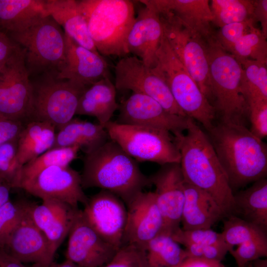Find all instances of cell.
I'll list each match as a JSON object with an SVG mask.
<instances>
[{
  "instance_id": "obj_1",
  "label": "cell",
  "mask_w": 267,
  "mask_h": 267,
  "mask_svg": "<svg viewBox=\"0 0 267 267\" xmlns=\"http://www.w3.org/2000/svg\"><path fill=\"white\" fill-rule=\"evenodd\" d=\"M186 133L173 134L185 182L209 194L226 215H234V193L206 134L189 118Z\"/></svg>"
},
{
  "instance_id": "obj_2",
  "label": "cell",
  "mask_w": 267,
  "mask_h": 267,
  "mask_svg": "<svg viewBox=\"0 0 267 267\" xmlns=\"http://www.w3.org/2000/svg\"><path fill=\"white\" fill-rule=\"evenodd\" d=\"M207 132L233 192L266 178L267 145L245 126L220 122Z\"/></svg>"
},
{
  "instance_id": "obj_3",
  "label": "cell",
  "mask_w": 267,
  "mask_h": 267,
  "mask_svg": "<svg viewBox=\"0 0 267 267\" xmlns=\"http://www.w3.org/2000/svg\"><path fill=\"white\" fill-rule=\"evenodd\" d=\"M81 177L83 189L97 187L108 191L126 205L151 185L137 162L110 139L85 153Z\"/></svg>"
},
{
  "instance_id": "obj_4",
  "label": "cell",
  "mask_w": 267,
  "mask_h": 267,
  "mask_svg": "<svg viewBox=\"0 0 267 267\" xmlns=\"http://www.w3.org/2000/svg\"><path fill=\"white\" fill-rule=\"evenodd\" d=\"M78 3L100 55L123 57L129 54L127 40L135 17L132 1L81 0Z\"/></svg>"
},
{
  "instance_id": "obj_5",
  "label": "cell",
  "mask_w": 267,
  "mask_h": 267,
  "mask_svg": "<svg viewBox=\"0 0 267 267\" xmlns=\"http://www.w3.org/2000/svg\"><path fill=\"white\" fill-rule=\"evenodd\" d=\"M214 107L222 122L245 125L249 109L241 89L242 68L215 34L206 41Z\"/></svg>"
},
{
  "instance_id": "obj_6",
  "label": "cell",
  "mask_w": 267,
  "mask_h": 267,
  "mask_svg": "<svg viewBox=\"0 0 267 267\" xmlns=\"http://www.w3.org/2000/svg\"><path fill=\"white\" fill-rule=\"evenodd\" d=\"M154 71L168 86L178 107L207 131L214 125L216 111L178 59L164 34L156 52Z\"/></svg>"
},
{
  "instance_id": "obj_7",
  "label": "cell",
  "mask_w": 267,
  "mask_h": 267,
  "mask_svg": "<svg viewBox=\"0 0 267 267\" xmlns=\"http://www.w3.org/2000/svg\"><path fill=\"white\" fill-rule=\"evenodd\" d=\"M22 51L29 76L55 74L65 61V37L49 15L27 29L8 35Z\"/></svg>"
},
{
  "instance_id": "obj_8",
  "label": "cell",
  "mask_w": 267,
  "mask_h": 267,
  "mask_svg": "<svg viewBox=\"0 0 267 267\" xmlns=\"http://www.w3.org/2000/svg\"><path fill=\"white\" fill-rule=\"evenodd\" d=\"M104 128L109 139L136 161L161 165L180 163V152L173 135L169 131L112 121Z\"/></svg>"
},
{
  "instance_id": "obj_9",
  "label": "cell",
  "mask_w": 267,
  "mask_h": 267,
  "mask_svg": "<svg viewBox=\"0 0 267 267\" xmlns=\"http://www.w3.org/2000/svg\"><path fill=\"white\" fill-rule=\"evenodd\" d=\"M32 84L29 121L50 123L57 129L76 115L79 100L87 87L55 74H44Z\"/></svg>"
},
{
  "instance_id": "obj_10",
  "label": "cell",
  "mask_w": 267,
  "mask_h": 267,
  "mask_svg": "<svg viewBox=\"0 0 267 267\" xmlns=\"http://www.w3.org/2000/svg\"><path fill=\"white\" fill-rule=\"evenodd\" d=\"M159 15L164 34L171 48L212 104L206 41L184 27L172 16Z\"/></svg>"
},
{
  "instance_id": "obj_11",
  "label": "cell",
  "mask_w": 267,
  "mask_h": 267,
  "mask_svg": "<svg viewBox=\"0 0 267 267\" xmlns=\"http://www.w3.org/2000/svg\"><path fill=\"white\" fill-rule=\"evenodd\" d=\"M115 77L116 89L146 95L157 101L168 112L187 117L177 104L164 80L138 58L122 57L116 65Z\"/></svg>"
},
{
  "instance_id": "obj_12",
  "label": "cell",
  "mask_w": 267,
  "mask_h": 267,
  "mask_svg": "<svg viewBox=\"0 0 267 267\" xmlns=\"http://www.w3.org/2000/svg\"><path fill=\"white\" fill-rule=\"evenodd\" d=\"M31 101V81L18 46L0 69V113L23 123L28 122Z\"/></svg>"
},
{
  "instance_id": "obj_13",
  "label": "cell",
  "mask_w": 267,
  "mask_h": 267,
  "mask_svg": "<svg viewBox=\"0 0 267 267\" xmlns=\"http://www.w3.org/2000/svg\"><path fill=\"white\" fill-rule=\"evenodd\" d=\"M19 188L36 197L54 199L75 208L84 205L89 197L82 185L81 175L69 166H53L23 181Z\"/></svg>"
},
{
  "instance_id": "obj_14",
  "label": "cell",
  "mask_w": 267,
  "mask_h": 267,
  "mask_svg": "<svg viewBox=\"0 0 267 267\" xmlns=\"http://www.w3.org/2000/svg\"><path fill=\"white\" fill-rule=\"evenodd\" d=\"M82 212L88 223L106 242L118 250L122 247L127 209L119 197L101 190L89 198Z\"/></svg>"
},
{
  "instance_id": "obj_15",
  "label": "cell",
  "mask_w": 267,
  "mask_h": 267,
  "mask_svg": "<svg viewBox=\"0 0 267 267\" xmlns=\"http://www.w3.org/2000/svg\"><path fill=\"white\" fill-rule=\"evenodd\" d=\"M163 220L161 233L171 235L180 226L184 202V180L179 163H168L149 177Z\"/></svg>"
},
{
  "instance_id": "obj_16",
  "label": "cell",
  "mask_w": 267,
  "mask_h": 267,
  "mask_svg": "<svg viewBox=\"0 0 267 267\" xmlns=\"http://www.w3.org/2000/svg\"><path fill=\"white\" fill-rule=\"evenodd\" d=\"M116 122L161 129L173 134L186 131L189 117L171 114L146 95L133 92L118 107Z\"/></svg>"
},
{
  "instance_id": "obj_17",
  "label": "cell",
  "mask_w": 267,
  "mask_h": 267,
  "mask_svg": "<svg viewBox=\"0 0 267 267\" xmlns=\"http://www.w3.org/2000/svg\"><path fill=\"white\" fill-rule=\"evenodd\" d=\"M68 236L65 260L82 267H103L118 251L90 226L81 209Z\"/></svg>"
},
{
  "instance_id": "obj_18",
  "label": "cell",
  "mask_w": 267,
  "mask_h": 267,
  "mask_svg": "<svg viewBox=\"0 0 267 267\" xmlns=\"http://www.w3.org/2000/svg\"><path fill=\"white\" fill-rule=\"evenodd\" d=\"M126 207L127 217L122 246L132 245L144 250L148 242L161 233L163 228V218L154 192H141Z\"/></svg>"
},
{
  "instance_id": "obj_19",
  "label": "cell",
  "mask_w": 267,
  "mask_h": 267,
  "mask_svg": "<svg viewBox=\"0 0 267 267\" xmlns=\"http://www.w3.org/2000/svg\"><path fill=\"white\" fill-rule=\"evenodd\" d=\"M139 1L144 6L139 9L128 34L127 48L129 53L152 68L164 35L163 27L159 13L148 0Z\"/></svg>"
},
{
  "instance_id": "obj_20",
  "label": "cell",
  "mask_w": 267,
  "mask_h": 267,
  "mask_svg": "<svg viewBox=\"0 0 267 267\" xmlns=\"http://www.w3.org/2000/svg\"><path fill=\"white\" fill-rule=\"evenodd\" d=\"M3 250L24 264L47 266L54 262L55 254L44 233L34 224L28 215L27 203L26 212Z\"/></svg>"
},
{
  "instance_id": "obj_21",
  "label": "cell",
  "mask_w": 267,
  "mask_h": 267,
  "mask_svg": "<svg viewBox=\"0 0 267 267\" xmlns=\"http://www.w3.org/2000/svg\"><path fill=\"white\" fill-rule=\"evenodd\" d=\"M65 61L56 75L57 79L89 87L108 77V64L101 55L81 46L65 34Z\"/></svg>"
},
{
  "instance_id": "obj_22",
  "label": "cell",
  "mask_w": 267,
  "mask_h": 267,
  "mask_svg": "<svg viewBox=\"0 0 267 267\" xmlns=\"http://www.w3.org/2000/svg\"><path fill=\"white\" fill-rule=\"evenodd\" d=\"M159 14H169L207 41L215 34L209 0H148Z\"/></svg>"
},
{
  "instance_id": "obj_23",
  "label": "cell",
  "mask_w": 267,
  "mask_h": 267,
  "mask_svg": "<svg viewBox=\"0 0 267 267\" xmlns=\"http://www.w3.org/2000/svg\"><path fill=\"white\" fill-rule=\"evenodd\" d=\"M181 223L183 230L211 228L226 215L207 193L184 181Z\"/></svg>"
},
{
  "instance_id": "obj_24",
  "label": "cell",
  "mask_w": 267,
  "mask_h": 267,
  "mask_svg": "<svg viewBox=\"0 0 267 267\" xmlns=\"http://www.w3.org/2000/svg\"><path fill=\"white\" fill-rule=\"evenodd\" d=\"M45 8L64 33L81 46L99 54L90 36L87 21L75 0H45Z\"/></svg>"
},
{
  "instance_id": "obj_25",
  "label": "cell",
  "mask_w": 267,
  "mask_h": 267,
  "mask_svg": "<svg viewBox=\"0 0 267 267\" xmlns=\"http://www.w3.org/2000/svg\"><path fill=\"white\" fill-rule=\"evenodd\" d=\"M116 89L109 77L92 84L81 96L76 114L95 117L104 127L118 109Z\"/></svg>"
},
{
  "instance_id": "obj_26",
  "label": "cell",
  "mask_w": 267,
  "mask_h": 267,
  "mask_svg": "<svg viewBox=\"0 0 267 267\" xmlns=\"http://www.w3.org/2000/svg\"><path fill=\"white\" fill-rule=\"evenodd\" d=\"M51 148L78 146L85 153L105 142L108 135L100 124L73 118L58 129Z\"/></svg>"
},
{
  "instance_id": "obj_27",
  "label": "cell",
  "mask_w": 267,
  "mask_h": 267,
  "mask_svg": "<svg viewBox=\"0 0 267 267\" xmlns=\"http://www.w3.org/2000/svg\"><path fill=\"white\" fill-rule=\"evenodd\" d=\"M46 15L45 0H0V30L7 35L24 31Z\"/></svg>"
},
{
  "instance_id": "obj_28",
  "label": "cell",
  "mask_w": 267,
  "mask_h": 267,
  "mask_svg": "<svg viewBox=\"0 0 267 267\" xmlns=\"http://www.w3.org/2000/svg\"><path fill=\"white\" fill-rule=\"evenodd\" d=\"M234 215L267 232V179L258 180L234 194Z\"/></svg>"
},
{
  "instance_id": "obj_29",
  "label": "cell",
  "mask_w": 267,
  "mask_h": 267,
  "mask_svg": "<svg viewBox=\"0 0 267 267\" xmlns=\"http://www.w3.org/2000/svg\"><path fill=\"white\" fill-rule=\"evenodd\" d=\"M56 129L44 121H31L25 125L17 140V156L22 166L52 148Z\"/></svg>"
},
{
  "instance_id": "obj_30",
  "label": "cell",
  "mask_w": 267,
  "mask_h": 267,
  "mask_svg": "<svg viewBox=\"0 0 267 267\" xmlns=\"http://www.w3.org/2000/svg\"><path fill=\"white\" fill-rule=\"evenodd\" d=\"M171 235L160 233L151 240L144 249L146 267H173L187 257Z\"/></svg>"
},
{
  "instance_id": "obj_31",
  "label": "cell",
  "mask_w": 267,
  "mask_h": 267,
  "mask_svg": "<svg viewBox=\"0 0 267 267\" xmlns=\"http://www.w3.org/2000/svg\"><path fill=\"white\" fill-rule=\"evenodd\" d=\"M238 61L242 68L241 91L248 105L267 101V62L252 60Z\"/></svg>"
},
{
  "instance_id": "obj_32",
  "label": "cell",
  "mask_w": 267,
  "mask_h": 267,
  "mask_svg": "<svg viewBox=\"0 0 267 267\" xmlns=\"http://www.w3.org/2000/svg\"><path fill=\"white\" fill-rule=\"evenodd\" d=\"M256 0H212V23L220 28L228 24L253 18Z\"/></svg>"
},
{
  "instance_id": "obj_33",
  "label": "cell",
  "mask_w": 267,
  "mask_h": 267,
  "mask_svg": "<svg viewBox=\"0 0 267 267\" xmlns=\"http://www.w3.org/2000/svg\"><path fill=\"white\" fill-rule=\"evenodd\" d=\"M80 150V147L76 146L49 149L23 166L20 185L23 181L47 168L53 166H69L77 158Z\"/></svg>"
},
{
  "instance_id": "obj_34",
  "label": "cell",
  "mask_w": 267,
  "mask_h": 267,
  "mask_svg": "<svg viewBox=\"0 0 267 267\" xmlns=\"http://www.w3.org/2000/svg\"><path fill=\"white\" fill-rule=\"evenodd\" d=\"M221 233L224 242L231 248L254 239L267 237V233L259 227L235 215L223 220Z\"/></svg>"
},
{
  "instance_id": "obj_35",
  "label": "cell",
  "mask_w": 267,
  "mask_h": 267,
  "mask_svg": "<svg viewBox=\"0 0 267 267\" xmlns=\"http://www.w3.org/2000/svg\"><path fill=\"white\" fill-rule=\"evenodd\" d=\"M79 210L63 202L44 231L54 254L68 235Z\"/></svg>"
},
{
  "instance_id": "obj_36",
  "label": "cell",
  "mask_w": 267,
  "mask_h": 267,
  "mask_svg": "<svg viewBox=\"0 0 267 267\" xmlns=\"http://www.w3.org/2000/svg\"><path fill=\"white\" fill-rule=\"evenodd\" d=\"M238 61L257 60L267 62V38L256 27L240 38L228 51Z\"/></svg>"
},
{
  "instance_id": "obj_37",
  "label": "cell",
  "mask_w": 267,
  "mask_h": 267,
  "mask_svg": "<svg viewBox=\"0 0 267 267\" xmlns=\"http://www.w3.org/2000/svg\"><path fill=\"white\" fill-rule=\"evenodd\" d=\"M17 140L0 144V177L11 188H19L23 167L18 159Z\"/></svg>"
},
{
  "instance_id": "obj_38",
  "label": "cell",
  "mask_w": 267,
  "mask_h": 267,
  "mask_svg": "<svg viewBox=\"0 0 267 267\" xmlns=\"http://www.w3.org/2000/svg\"><path fill=\"white\" fill-rule=\"evenodd\" d=\"M26 201H8L0 208V249H3L26 210Z\"/></svg>"
},
{
  "instance_id": "obj_39",
  "label": "cell",
  "mask_w": 267,
  "mask_h": 267,
  "mask_svg": "<svg viewBox=\"0 0 267 267\" xmlns=\"http://www.w3.org/2000/svg\"><path fill=\"white\" fill-rule=\"evenodd\" d=\"M171 235L175 241L184 246L189 244L205 245L224 242L221 233L211 228L183 230L180 227Z\"/></svg>"
},
{
  "instance_id": "obj_40",
  "label": "cell",
  "mask_w": 267,
  "mask_h": 267,
  "mask_svg": "<svg viewBox=\"0 0 267 267\" xmlns=\"http://www.w3.org/2000/svg\"><path fill=\"white\" fill-rule=\"evenodd\" d=\"M229 253L234 259L237 267H246L252 261L267 256V237L243 243Z\"/></svg>"
},
{
  "instance_id": "obj_41",
  "label": "cell",
  "mask_w": 267,
  "mask_h": 267,
  "mask_svg": "<svg viewBox=\"0 0 267 267\" xmlns=\"http://www.w3.org/2000/svg\"><path fill=\"white\" fill-rule=\"evenodd\" d=\"M253 18L247 20L228 24L220 28L215 34L216 40L228 52L240 38L256 27Z\"/></svg>"
},
{
  "instance_id": "obj_42",
  "label": "cell",
  "mask_w": 267,
  "mask_h": 267,
  "mask_svg": "<svg viewBox=\"0 0 267 267\" xmlns=\"http://www.w3.org/2000/svg\"><path fill=\"white\" fill-rule=\"evenodd\" d=\"M103 267H146L145 251L134 245H123Z\"/></svg>"
},
{
  "instance_id": "obj_43",
  "label": "cell",
  "mask_w": 267,
  "mask_h": 267,
  "mask_svg": "<svg viewBox=\"0 0 267 267\" xmlns=\"http://www.w3.org/2000/svg\"><path fill=\"white\" fill-rule=\"evenodd\" d=\"M185 247L187 257H194L222 262L232 249L225 243L213 245L189 244Z\"/></svg>"
},
{
  "instance_id": "obj_44",
  "label": "cell",
  "mask_w": 267,
  "mask_h": 267,
  "mask_svg": "<svg viewBox=\"0 0 267 267\" xmlns=\"http://www.w3.org/2000/svg\"><path fill=\"white\" fill-rule=\"evenodd\" d=\"M251 133L263 139L267 135V101L253 102L248 105Z\"/></svg>"
},
{
  "instance_id": "obj_45",
  "label": "cell",
  "mask_w": 267,
  "mask_h": 267,
  "mask_svg": "<svg viewBox=\"0 0 267 267\" xmlns=\"http://www.w3.org/2000/svg\"><path fill=\"white\" fill-rule=\"evenodd\" d=\"M25 124L0 113V144L17 139Z\"/></svg>"
},
{
  "instance_id": "obj_46",
  "label": "cell",
  "mask_w": 267,
  "mask_h": 267,
  "mask_svg": "<svg viewBox=\"0 0 267 267\" xmlns=\"http://www.w3.org/2000/svg\"><path fill=\"white\" fill-rule=\"evenodd\" d=\"M18 46L5 33L0 30V69L7 62Z\"/></svg>"
},
{
  "instance_id": "obj_47",
  "label": "cell",
  "mask_w": 267,
  "mask_h": 267,
  "mask_svg": "<svg viewBox=\"0 0 267 267\" xmlns=\"http://www.w3.org/2000/svg\"><path fill=\"white\" fill-rule=\"evenodd\" d=\"M253 18L256 22H259L261 31L267 38V0H256L253 13Z\"/></svg>"
},
{
  "instance_id": "obj_48",
  "label": "cell",
  "mask_w": 267,
  "mask_h": 267,
  "mask_svg": "<svg viewBox=\"0 0 267 267\" xmlns=\"http://www.w3.org/2000/svg\"><path fill=\"white\" fill-rule=\"evenodd\" d=\"M173 267H226L222 262L201 258L187 257Z\"/></svg>"
},
{
  "instance_id": "obj_49",
  "label": "cell",
  "mask_w": 267,
  "mask_h": 267,
  "mask_svg": "<svg viewBox=\"0 0 267 267\" xmlns=\"http://www.w3.org/2000/svg\"><path fill=\"white\" fill-rule=\"evenodd\" d=\"M0 267H26L4 250L0 249Z\"/></svg>"
},
{
  "instance_id": "obj_50",
  "label": "cell",
  "mask_w": 267,
  "mask_h": 267,
  "mask_svg": "<svg viewBox=\"0 0 267 267\" xmlns=\"http://www.w3.org/2000/svg\"><path fill=\"white\" fill-rule=\"evenodd\" d=\"M10 186L0 177V208L10 200Z\"/></svg>"
},
{
  "instance_id": "obj_51",
  "label": "cell",
  "mask_w": 267,
  "mask_h": 267,
  "mask_svg": "<svg viewBox=\"0 0 267 267\" xmlns=\"http://www.w3.org/2000/svg\"><path fill=\"white\" fill-rule=\"evenodd\" d=\"M30 267H82L77 264L65 260L64 262L61 263H56L54 262L51 264L47 266H42L38 265H32Z\"/></svg>"
},
{
  "instance_id": "obj_52",
  "label": "cell",
  "mask_w": 267,
  "mask_h": 267,
  "mask_svg": "<svg viewBox=\"0 0 267 267\" xmlns=\"http://www.w3.org/2000/svg\"><path fill=\"white\" fill-rule=\"evenodd\" d=\"M246 267H267V260L258 259L250 263Z\"/></svg>"
},
{
  "instance_id": "obj_53",
  "label": "cell",
  "mask_w": 267,
  "mask_h": 267,
  "mask_svg": "<svg viewBox=\"0 0 267 267\" xmlns=\"http://www.w3.org/2000/svg\"></svg>"
}]
</instances>
